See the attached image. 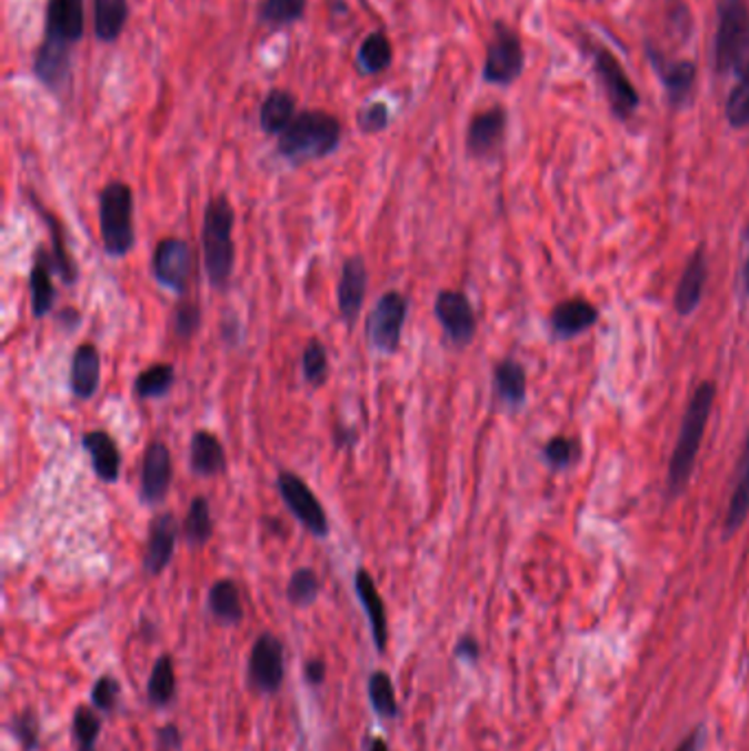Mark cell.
Masks as SVG:
<instances>
[{"instance_id":"6da1fadb","label":"cell","mask_w":749,"mask_h":751,"mask_svg":"<svg viewBox=\"0 0 749 751\" xmlns=\"http://www.w3.org/2000/svg\"><path fill=\"white\" fill-rule=\"evenodd\" d=\"M715 400H717V384L712 380H703L688 400V407L679 424V435H677L670 462H668L666 494L670 501L681 497V492L690 483V477L695 472L697 458L701 451V442L706 435V427L712 415Z\"/></svg>"},{"instance_id":"7a4b0ae2","label":"cell","mask_w":749,"mask_h":751,"mask_svg":"<svg viewBox=\"0 0 749 751\" xmlns=\"http://www.w3.org/2000/svg\"><path fill=\"white\" fill-rule=\"evenodd\" d=\"M341 121L326 110H303L278 139V152L286 161L301 166L337 152L341 143Z\"/></svg>"},{"instance_id":"3957f363","label":"cell","mask_w":749,"mask_h":751,"mask_svg":"<svg viewBox=\"0 0 749 751\" xmlns=\"http://www.w3.org/2000/svg\"><path fill=\"white\" fill-rule=\"evenodd\" d=\"M236 211L227 196H216L204 207L202 218V258L207 280L216 290H227L236 269L233 244Z\"/></svg>"},{"instance_id":"277c9868","label":"cell","mask_w":749,"mask_h":751,"mask_svg":"<svg viewBox=\"0 0 749 751\" xmlns=\"http://www.w3.org/2000/svg\"><path fill=\"white\" fill-rule=\"evenodd\" d=\"M749 62V2L719 0L712 64L719 76H739Z\"/></svg>"},{"instance_id":"5b68a950","label":"cell","mask_w":749,"mask_h":751,"mask_svg":"<svg viewBox=\"0 0 749 751\" xmlns=\"http://www.w3.org/2000/svg\"><path fill=\"white\" fill-rule=\"evenodd\" d=\"M134 198L123 181H112L99 191V236L108 258H126L134 247Z\"/></svg>"},{"instance_id":"8992f818","label":"cell","mask_w":749,"mask_h":751,"mask_svg":"<svg viewBox=\"0 0 749 751\" xmlns=\"http://www.w3.org/2000/svg\"><path fill=\"white\" fill-rule=\"evenodd\" d=\"M585 53L591 60L593 76L607 97L611 114L620 119L622 123L636 117V112L642 106V97L638 93L636 84L631 82V78L627 76L620 60L607 47L596 44L591 40L585 44Z\"/></svg>"},{"instance_id":"52a82bcc","label":"cell","mask_w":749,"mask_h":751,"mask_svg":"<svg viewBox=\"0 0 749 751\" xmlns=\"http://www.w3.org/2000/svg\"><path fill=\"white\" fill-rule=\"evenodd\" d=\"M526 69V49L521 36L506 22L492 24V36L486 47L481 78L490 87H512Z\"/></svg>"},{"instance_id":"ba28073f","label":"cell","mask_w":749,"mask_h":751,"mask_svg":"<svg viewBox=\"0 0 749 751\" xmlns=\"http://www.w3.org/2000/svg\"><path fill=\"white\" fill-rule=\"evenodd\" d=\"M409 312V303L405 294L389 290L376 301L368 323L366 334L370 346L380 354H396L402 341V328Z\"/></svg>"},{"instance_id":"9c48e42d","label":"cell","mask_w":749,"mask_h":751,"mask_svg":"<svg viewBox=\"0 0 749 751\" xmlns=\"http://www.w3.org/2000/svg\"><path fill=\"white\" fill-rule=\"evenodd\" d=\"M278 492L290 514L317 539H326L330 534L328 514L317 499V494L310 490V485L294 472L281 470L278 474Z\"/></svg>"},{"instance_id":"30bf717a","label":"cell","mask_w":749,"mask_h":751,"mask_svg":"<svg viewBox=\"0 0 749 751\" xmlns=\"http://www.w3.org/2000/svg\"><path fill=\"white\" fill-rule=\"evenodd\" d=\"M647 58L656 71L663 93L668 97V103L672 108H686L692 101L695 84H697V64L692 60L681 58H668L661 49H657L653 42H645Z\"/></svg>"},{"instance_id":"8fae6325","label":"cell","mask_w":749,"mask_h":751,"mask_svg":"<svg viewBox=\"0 0 749 751\" xmlns=\"http://www.w3.org/2000/svg\"><path fill=\"white\" fill-rule=\"evenodd\" d=\"M286 674L283 644L273 633H262L249 655L247 681L260 694H278Z\"/></svg>"},{"instance_id":"7c38bea8","label":"cell","mask_w":749,"mask_h":751,"mask_svg":"<svg viewBox=\"0 0 749 751\" xmlns=\"http://www.w3.org/2000/svg\"><path fill=\"white\" fill-rule=\"evenodd\" d=\"M193 271V253L186 240L163 238L152 253V276L157 283L177 294H186Z\"/></svg>"},{"instance_id":"4fadbf2b","label":"cell","mask_w":749,"mask_h":751,"mask_svg":"<svg viewBox=\"0 0 749 751\" xmlns=\"http://www.w3.org/2000/svg\"><path fill=\"white\" fill-rule=\"evenodd\" d=\"M433 312L445 334L456 348H467L477 334V314L462 290H442L436 297Z\"/></svg>"},{"instance_id":"5bb4252c","label":"cell","mask_w":749,"mask_h":751,"mask_svg":"<svg viewBox=\"0 0 749 751\" xmlns=\"http://www.w3.org/2000/svg\"><path fill=\"white\" fill-rule=\"evenodd\" d=\"M508 132V110L503 106H490L481 112H477L470 119L467 130V150L472 159H492Z\"/></svg>"},{"instance_id":"9a60e30c","label":"cell","mask_w":749,"mask_h":751,"mask_svg":"<svg viewBox=\"0 0 749 751\" xmlns=\"http://www.w3.org/2000/svg\"><path fill=\"white\" fill-rule=\"evenodd\" d=\"M172 453L161 440H152L143 453L141 462V485L139 497L148 505H159L172 485Z\"/></svg>"},{"instance_id":"2e32d148","label":"cell","mask_w":749,"mask_h":751,"mask_svg":"<svg viewBox=\"0 0 749 751\" xmlns=\"http://www.w3.org/2000/svg\"><path fill=\"white\" fill-rule=\"evenodd\" d=\"M87 16L84 0H49L47 2V22L44 40L73 47L84 38Z\"/></svg>"},{"instance_id":"e0dca14e","label":"cell","mask_w":749,"mask_h":751,"mask_svg":"<svg viewBox=\"0 0 749 751\" xmlns=\"http://www.w3.org/2000/svg\"><path fill=\"white\" fill-rule=\"evenodd\" d=\"M179 532H181V525L172 512H161L159 517L152 519L146 552H143V571L148 575L157 578L168 569V564L172 563L174 552H177Z\"/></svg>"},{"instance_id":"ac0fdd59","label":"cell","mask_w":749,"mask_h":751,"mask_svg":"<svg viewBox=\"0 0 749 751\" xmlns=\"http://www.w3.org/2000/svg\"><path fill=\"white\" fill-rule=\"evenodd\" d=\"M368 264L361 256H352L343 262L341 269V280H339V288H337V306H339V314L346 321L348 328H354L363 303H366V294H368Z\"/></svg>"},{"instance_id":"d6986e66","label":"cell","mask_w":749,"mask_h":751,"mask_svg":"<svg viewBox=\"0 0 749 751\" xmlns=\"http://www.w3.org/2000/svg\"><path fill=\"white\" fill-rule=\"evenodd\" d=\"M33 76L51 93H62L69 89L71 71V47H62L44 40L33 56Z\"/></svg>"},{"instance_id":"ffe728a7","label":"cell","mask_w":749,"mask_h":751,"mask_svg":"<svg viewBox=\"0 0 749 751\" xmlns=\"http://www.w3.org/2000/svg\"><path fill=\"white\" fill-rule=\"evenodd\" d=\"M598 319L600 312L591 301L582 297H571L555 306L550 314V328L559 341H569L591 330L598 323Z\"/></svg>"},{"instance_id":"44dd1931","label":"cell","mask_w":749,"mask_h":751,"mask_svg":"<svg viewBox=\"0 0 749 751\" xmlns=\"http://www.w3.org/2000/svg\"><path fill=\"white\" fill-rule=\"evenodd\" d=\"M708 258L703 253V249H697L688 264L681 271V278L677 282V290H675V310L679 317H690L701 299H703V290H706V282H708Z\"/></svg>"},{"instance_id":"7402d4cb","label":"cell","mask_w":749,"mask_h":751,"mask_svg":"<svg viewBox=\"0 0 749 751\" xmlns=\"http://www.w3.org/2000/svg\"><path fill=\"white\" fill-rule=\"evenodd\" d=\"M354 591L357 598L366 611V618L370 622V631H372V640H374L376 651L382 655L389 642V629H387V611H385V602L378 593L374 578L368 569H359L354 575Z\"/></svg>"},{"instance_id":"603a6c76","label":"cell","mask_w":749,"mask_h":751,"mask_svg":"<svg viewBox=\"0 0 749 751\" xmlns=\"http://www.w3.org/2000/svg\"><path fill=\"white\" fill-rule=\"evenodd\" d=\"M53 260L44 247H38L31 276H29V292H31V314L36 319H44L56 303V288H53Z\"/></svg>"},{"instance_id":"cb8c5ba5","label":"cell","mask_w":749,"mask_h":751,"mask_svg":"<svg viewBox=\"0 0 749 751\" xmlns=\"http://www.w3.org/2000/svg\"><path fill=\"white\" fill-rule=\"evenodd\" d=\"M82 447L91 458L94 474L103 481V483H114L119 481L121 474V451L117 447V442L112 440L110 433L94 429L82 435Z\"/></svg>"},{"instance_id":"d4e9b609","label":"cell","mask_w":749,"mask_h":751,"mask_svg":"<svg viewBox=\"0 0 749 751\" xmlns=\"http://www.w3.org/2000/svg\"><path fill=\"white\" fill-rule=\"evenodd\" d=\"M495 395L506 409H521L528 398V374L526 368L515 359H503L495 366L492 372Z\"/></svg>"},{"instance_id":"484cf974","label":"cell","mask_w":749,"mask_h":751,"mask_svg":"<svg viewBox=\"0 0 749 751\" xmlns=\"http://www.w3.org/2000/svg\"><path fill=\"white\" fill-rule=\"evenodd\" d=\"M189 470L196 477H216L227 470L222 442L209 431H196L189 444Z\"/></svg>"},{"instance_id":"4316f807","label":"cell","mask_w":749,"mask_h":751,"mask_svg":"<svg viewBox=\"0 0 749 751\" xmlns=\"http://www.w3.org/2000/svg\"><path fill=\"white\" fill-rule=\"evenodd\" d=\"M207 609L218 624L238 627L244 620V607L238 584L229 578L216 580L207 595Z\"/></svg>"},{"instance_id":"83f0119b","label":"cell","mask_w":749,"mask_h":751,"mask_svg":"<svg viewBox=\"0 0 749 751\" xmlns=\"http://www.w3.org/2000/svg\"><path fill=\"white\" fill-rule=\"evenodd\" d=\"M101 382V357L93 343H84L71 359V391L78 400H91Z\"/></svg>"},{"instance_id":"f1b7e54d","label":"cell","mask_w":749,"mask_h":751,"mask_svg":"<svg viewBox=\"0 0 749 751\" xmlns=\"http://www.w3.org/2000/svg\"><path fill=\"white\" fill-rule=\"evenodd\" d=\"M735 481L737 483H735V490L730 494V503H728L726 521H723V537L726 539L735 537L746 525L749 517V429Z\"/></svg>"},{"instance_id":"f546056e","label":"cell","mask_w":749,"mask_h":751,"mask_svg":"<svg viewBox=\"0 0 749 751\" xmlns=\"http://www.w3.org/2000/svg\"><path fill=\"white\" fill-rule=\"evenodd\" d=\"M297 117V99L290 91L271 89L260 106V126L267 134L280 137Z\"/></svg>"},{"instance_id":"4dcf8cb0","label":"cell","mask_w":749,"mask_h":751,"mask_svg":"<svg viewBox=\"0 0 749 751\" xmlns=\"http://www.w3.org/2000/svg\"><path fill=\"white\" fill-rule=\"evenodd\" d=\"M128 0H93L94 36L101 42H114L128 22Z\"/></svg>"},{"instance_id":"1f68e13d","label":"cell","mask_w":749,"mask_h":751,"mask_svg":"<svg viewBox=\"0 0 749 751\" xmlns=\"http://www.w3.org/2000/svg\"><path fill=\"white\" fill-rule=\"evenodd\" d=\"M393 62V47L385 31H374L366 36L357 53V67L363 76H380Z\"/></svg>"},{"instance_id":"d6a6232c","label":"cell","mask_w":749,"mask_h":751,"mask_svg":"<svg viewBox=\"0 0 749 751\" xmlns=\"http://www.w3.org/2000/svg\"><path fill=\"white\" fill-rule=\"evenodd\" d=\"M177 694V672L170 655H161L154 661L148 679V701L154 708H168Z\"/></svg>"},{"instance_id":"836d02e7","label":"cell","mask_w":749,"mask_h":751,"mask_svg":"<svg viewBox=\"0 0 749 751\" xmlns=\"http://www.w3.org/2000/svg\"><path fill=\"white\" fill-rule=\"evenodd\" d=\"M183 537L191 548H204L213 537L211 508L202 494L189 501L188 514L183 521Z\"/></svg>"},{"instance_id":"e575fe53","label":"cell","mask_w":749,"mask_h":751,"mask_svg":"<svg viewBox=\"0 0 749 751\" xmlns=\"http://www.w3.org/2000/svg\"><path fill=\"white\" fill-rule=\"evenodd\" d=\"M177 382V370L170 363H157L134 378V393L141 400H157L170 393Z\"/></svg>"},{"instance_id":"d590c367","label":"cell","mask_w":749,"mask_h":751,"mask_svg":"<svg viewBox=\"0 0 749 751\" xmlns=\"http://www.w3.org/2000/svg\"><path fill=\"white\" fill-rule=\"evenodd\" d=\"M368 697H370V705H372V710H374L378 719L391 721V719H396L400 714L393 681H391V677L385 670H374L368 677Z\"/></svg>"},{"instance_id":"8d00e7d4","label":"cell","mask_w":749,"mask_h":751,"mask_svg":"<svg viewBox=\"0 0 749 751\" xmlns=\"http://www.w3.org/2000/svg\"><path fill=\"white\" fill-rule=\"evenodd\" d=\"M319 593H321V580H319L314 569L299 567V569L292 571L288 587H286V598L292 607L306 609V607L317 602Z\"/></svg>"},{"instance_id":"74e56055","label":"cell","mask_w":749,"mask_h":751,"mask_svg":"<svg viewBox=\"0 0 749 751\" xmlns=\"http://www.w3.org/2000/svg\"><path fill=\"white\" fill-rule=\"evenodd\" d=\"M308 0H262L258 16L264 24L280 29L299 22L306 13Z\"/></svg>"},{"instance_id":"f35d334b","label":"cell","mask_w":749,"mask_h":751,"mask_svg":"<svg viewBox=\"0 0 749 751\" xmlns=\"http://www.w3.org/2000/svg\"><path fill=\"white\" fill-rule=\"evenodd\" d=\"M71 734L78 751H94L99 734H101V719L89 705H78L71 719Z\"/></svg>"},{"instance_id":"ab89813d","label":"cell","mask_w":749,"mask_h":751,"mask_svg":"<svg viewBox=\"0 0 749 751\" xmlns=\"http://www.w3.org/2000/svg\"><path fill=\"white\" fill-rule=\"evenodd\" d=\"M726 121L735 130H743L749 126V62L739 73L737 87L726 99Z\"/></svg>"},{"instance_id":"60d3db41","label":"cell","mask_w":749,"mask_h":751,"mask_svg":"<svg viewBox=\"0 0 749 751\" xmlns=\"http://www.w3.org/2000/svg\"><path fill=\"white\" fill-rule=\"evenodd\" d=\"M582 455L580 442L567 435H555L543 447V460L552 470L571 469Z\"/></svg>"},{"instance_id":"b9f144b4","label":"cell","mask_w":749,"mask_h":751,"mask_svg":"<svg viewBox=\"0 0 749 751\" xmlns=\"http://www.w3.org/2000/svg\"><path fill=\"white\" fill-rule=\"evenodd\" d=\"M301 372L308 384L321 387L328 380V350L319 339H310L301 354Z\"/></svg>"},{"instance_id":"7bdbcfd3","label":"cell","mask_w":749,"mask_h":751,"mask_svg":"<svg viewBox=\"0 0 749 751\" xmlns=\"http://www.w3.org/2000/svg\"><path fill=\"white\" fill-rule=\"evenodd\" d=\"M44 220L51 229V242H53V253H51V260H53V267H56V273L60 276V280L71 286L78 280V271H76V264L71 260V256L67 253V247H64V238H62V231L58 227V222L53 220V216L44 213Z\"/></svg>"},{"instance_id":"ee69618b","label":"cell","mask_w":749,"mask_h":751,"mask_svg":"<svg viewBox=\"0 0 749 751\" xmlns=\"http://www.w3.org/2000/svg\"><path fill=\"white\" fill-rule=\"evenodd\" d=\"M11 734L18 741V745L22 751H38L40 750V737H42V728H40V719L33 710H24L20 712L13 723H11Z\"/></svg>"},{"instance_id":"f6af8a7d","label":"cell","mask_w":749,"mask_h":751,"mask_svg":"<svg viewBox=\"0 0 749 751\" xmlns=\"http://www.w3.org/2000/svg\"><path fill=\"white\" fill-rule=\"evenodd\" d=\"M119 697H121L119 681L112 674H101L91 690V705L103 714H110L119 705Z\"/></svg>"},{"instance_id":"bcb514c9","label":"cell","mask_w":749,"mask_h":751,"mask_svg":"<svg viewBox=\"0 0 749 751\" xmlns=\"http://www.w3.org/2000/svg\"><path fill=\"white\" fill-rule=\"evenodd\" d=\"M357 126L363 134H378L389 126V106L385 101H368L357 112Z\"/></svg>"},{"instance_id":"7dc6e473","label":"cell","mask_w":749,"mask_h":751,"mask_svg":"<svg viewBox=\"0 0 749 751\" xmlns=\"http://www.w3.org/2000/svg\"><path fill=\"white\" fill-rule=\"evenodd\" d=\"M200 308L191 301H181L177 303L174 308V317H172V328H174V334L181 339V341H189L198 328H200Z\"/></svg>"},{"instance_id":"c3c4849f","label":"cell","mask_w":749,"mask_h":751,"mask_svg":"<svg viewBox=\"0 0 749 751\" xmlns=\"http://www.w3.org/2000/svg\"><path fill=\"white\" fill-rule=\"evenodd\" d=\"M668 22L677 29V33L688 40L690 38V31H692V16H690V9L686 2L681 0H672L670 7H668Z\"/></svg>"},{"instance_id":"681fc988","label":"cell","mask_w":749,"mask_h":751,"mask_svg":"<svg viewBox=\"0 0 749 751\" xmlns=\"http://www.w3.org/2000/svg\"><path fill=\"white\" fill-rule=\"evenodd\" d=\"M157 743H159V748H161V750H181V745H183V737H181V730H179V725H174V723H168V725L159 728V732H157Z\"/></svg>"},{"instance_id":"f907efd6","label":"cell","mask_w":749,"mask_h":751,"mask_svg":"<svg viewBox=\"0 0 749 751\" xmlns=\"http://www.w3.org/2000/svg\"><path fill=\"white\" fill-rule=\"evenodd\" d=\"M456 659L465 661V663H477L479 658H481V649H479V642L472 638V635H462L456 644V651H453Z\"/></svg>"},{"instance_id":"816d5d0a","label":"cell","mask_w":749,"mask_h":751,"mask_svg":"<svg viewBox=\"0 0 749 751\" xmlns=\"http://www.w3.org/2000/svg\"><path fill=\"white\" fill-rule=\"evenodd\" d=\"M326 674H328V668H326V661L323 659H308L306 665H303V677L310 685H321L326 681Z\"/></svg>"},{"instance_id":"f5cc1de1","label":"cell","mask_w":749,"mask_h":751,"mask_svg":"<svg viewBox=\"0 0 749 751\" xmlns=\"http://www.w3.org/2000/svg\"><path fill=\"white\" fill-rule=\"evenodd\" d=\"M701 743H703V728H697L679 743V748L675 751H699Z\"/></svg>"},{"instance_id":"db71d44e","label":"cell","mask_w":749,"mask_h":751,"mask_svg":"<svg viewBox=\"0 0 749 751\" xmlns=\"http://www.w3.org/2000/svg\"><path fill=\"white\" fill-rule=\"evenodd\" d=\"M334 442H337V447H352L357 442V433L352 429H337Z\"/></svg>"},{"instance_id":"11a10c76","label":"cell","mask_w":749,"mask_h":751,"mask_svg":"<svg viewBox=\"0 0 749 751\" xmlns=\"http://www.w3.org/2000/svg\"><path fill=\"white\" fill-rule=\"evenodd\" d=\"M739 290H741V297H743V299H749V256L743 260V264H741Z\"/></svg>"},{"instance_id":"9f6ffc18","label":"cell","mask_w":749,"mask_h":751,"mask_svg":"<svg viewBox=\"0 0 749 751\" xmlns=\"http://www.w3.org/2000/svg\"><path fill=\"white\" fill-rule=\"evenodd\" d=\"M366 751H391V750H389L387 741H382V739H378V737H372V739H368V741H366Z\"/></svg>"},{"instance_id":"6f0895ef","label":"cell","mask_w":749,"mask_h":751,"mask_svg":"<svg viewBox=\"0 0 749 751\" xmlns=\"http://www.w3.org/2000/svg\"><path fill=\"white\" fill-rule=\"evenodd\" d=\"M743 242L749 247V218L748 222H746V227H743Z\"/></svg>"},{"instance_id":"680465c9","label":"cell","mask_w":749,"mask_h":751,"mask_svg":"<svg viewBox=\"0 0 749 751\" xmlns=\"http://www.w3.org/2000/svg\"><path fill=\"white\" fill-rule=\"evenodd\" d=\"M157 751H170V750H161V748H159V750H157Z\"/></svg>"}]
</instances>
